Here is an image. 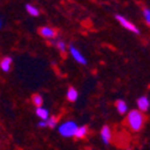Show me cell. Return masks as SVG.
I'll return each mask as SVG.
<instances>
[{
    "mask_svg": "<svg viewBox=\"0 0 150 150\" xmlns=\"http://www.w3.org/2000/svg\"><path fill=\"white\" fill-rule=\"evenodd\" d=\"M126 125L132 132H139L144 124H145V117L144 113L139 112L138 109H131L126 113Z\"/></svg>",
    "mask_w": 150,
    "mask_h": 150,
    "instance_id": "obj_1",
    "label": "cell"
},
{
    "mask_svg": "<svg viewBox=\"0 0 150 150\" xmlns=\"http://www.w3.org/2000/svg\"><path fill=\"white\" fill-rule=\"evenodd\" d=\"M67 49H69V52H70V55L72 57V59L76 61L77 64H79V65H86V62H88V61H86V58L82 54V52L79 51L78 48H76L74 46L71 45Z\"/></svg>",
    "mask_w": 150,
    "mask_h": 150,
    "instance_id": "obj_4",
    "label": "cell"
},
{
    "mask_svg": "<svg viewBox=\"0 0 150 150\" xmlns=\"http://www.w3.org/2000/svg\"><path fill=\"white\" fill-rule=\"evenodd\" d=\"M1 25H3V22H1V18H0V28H1Z\"/></svg>",
    "mask_w": 150,
    "mask_h": 150,
    "instance_id": "obj_19",
    "label": "cell"
},
{
    "mask_svg": "<svg viewBox=\"0 0 150 150\" xmlns=\"http://www.w3.org/2000/svg\"><path fill=\"white\" fill-rule=\"evenodd\" d=\"M143 18H144V22L146 23V25L150 27V8L148 7L143 8Z\"/></svg>",
    "mask_w": 150,
    "mask_h": 150,
    "instance_id": "obj_17",
    "label": "cell"
},
{
    "mask_svg": "<svg viewBox=\"0 0 150 150\" xmlns=\"http://www.w3.org/2000/svg\"><path fill=\"white\" fill-rule=\"evenodd\" d=\"M100 137H101V141L103 144L108 145L112 142V138H113V134H112V130L108 125H105L101 129V132H100Z\"/></svg>",
    "mask_w": 150,
    "mask_h": 150,
    "instance_id": "obj_6",
    "label": "cell"
},
{
    "mask_svg": "<svg viewBox=\"0 0 150 150\" xmlns=\"http://www.w3.org/2000/svg\"><path fill=\"white\" fill-rule=\"evenodd\" d=\"M115 19L118 21V23L120 24V25H121L122 28H125L126 30H129V31H131V33H133V34H137V35L139 34V29L137 28L131 21H129L126 17H124V16H121V15H117V16H115Z\"/></svg>",
    "mask_w": 150,
    "mask_h": 150,
    "instance_id": "obj_3",
    "label": "cell"
},
{
    "mask_svg": "<svg viewBox=\"0 0 150 150\" xmlns=\"http://www.w3.org/2000/svg\"><path fill=\"white\" fill-rule=\"evenodd\" d=\"M39 127H47V121L46 120H40L39 124H37Z\"/></svg>",
    "mask_w": 150,
    "mask_h": 150,
    "instance_id": "obj_18",
    "label": "cell"
},
{
    "mask_svg": "<svg viewBox=\"0 0 150 150\" xmlns=\"http://www.w3.org/2000/svg\"><path fill=\"white\" fill-rule=\"evenodd\" d=\"M78 129V125L73 120H66L61 122L58 126V132L60 136L65 137V138H72L76 134V131Z\"/></svg>",
    "mask_w": 150,
    "mask_h": 150,
    "instance_id": "obj_2",
    "label": "cell"
},
{
    "mask_svg": "<svg viewBox=\"0 0 150 150\" xmlns=\"http://www.w3.org/2000/svg\"><path fill=\"white\" fill-rule=\"evenodd\" d=\"M86 134H88V127H86L85 125H82V126H78V129L76 131V134H74V138L82 139Z\"/></svg>",
    "mask_w": 150,
    "mask_h": 150,
    "instance_id": "obj_14",
    "label": "cell"
},
{
    "mask_svg": "<svg viewBox=\"0 0 150 150\" xmlns=\"http://www.w3.org/2000/svg\"><path fill=\"white\" fill-rule=\"evenodd\" d=\"M137 108H138L139 112L142 113H145V112L149 110L150 108V100L148 96H141L137 98Z\"/></svg>",
    "mask_w": 150,
    "mask_h": 150,
    "instance_id": "obj_7",
    "label": "cell"
},
{
    "mask_svg": "<svg viewBox=\"0 0 150 150\" xmlns=\"http://www.w3.org/2000/svg\"><path fill=\"white\" fill-rule=\"evenodd\" d=\"M12 64H13V60L11 57H4L0 60V70L3 72H8L12 67Z\"/></svg>",
    "mask_w": 150,
    "mask_h": 150,
    "instance_id": "obj_8",
    "label": "cell"
},
{
    "mask_svg": "<svg viewBox=\"0 0 150 150\" xmlns=\"http://www.w3.org/2000/svg\"><path fill=\"white\" fill-rule=\"evenodd\" d=\"M31 102L35 107H41L43 105V97L41 94H34L31 96Z\"/></svg>",
    "mask_w": 150,
    "mask_h": 150,
    "instance_id": "obj_15",
    "label": "cell"
},
{
    "mask_svg": "<svg viewBox=\"0 0 150 150\" xmlns=\"http://www.w3.org/2000/svg\"><path fill=\"white\" fill-rule=\"evenodd\" d=\"M51 43L58 49L59 52H61V53H65L66 51H67V45H66V42L64 41V40H57V39H54V40H51Z\"/></svg>",
    "mask_w": 150,
    "mask_h": 150,
    "instance_id": "obj_10",
    "label": "cell"
},
{
    "mask_svg": "<svg viewBox=\"0 0 150 150\" xmlns=\"http://www.w3.org/2000/svg\"><path fill=\"white\" fill-rule=\"evenodd\" d=\"M39 34L43 37V39L51 41V40H54L55 37H57L58 31H57L54 28H52V27L45 25V27H41V28L39 29Z\"/></svg>",
    "mask_w": 150,
    "mask_h": 150,
    "instance_id": "obj_5",
    "label": "cell"
},
{
    "mask_svg": "<svg viewBox=\"0 0 150 150\" xmlns=\"http://www.w3.org/2000/svg\"><path fill=\"white\" fill-rule=\"evenodd\" d=\"M88 150H93V149H88Z\"/></svg>",
    "mask_w": 150,
    "mask_h": 150,
    "instance_id": "obj_20",
    "label": "cell"
},
{
    "mask_svg": "<svg viewBox=\"0 0 150 150\" xmlns=\"http://www.w3.org/2000/svg\"><path fill=\"white\" fill-rule=\"evenodd\" d=\"M46 121H47V127L54 129L58 126V118L57 117H49Z\"/></svg>",
    "mask_w": 150,
    "mask_h": 150,
    "instance_id": "obj_16",
    "label": "cell"
},
{
    "mask_svg": "<svg viewBox=\"0 0 150 150\" xmlns=\"http://www.w3.org/2000/svg\"><path fill=\"white\" fill-rule=\"evenodd\" d=\"M115 109L119 114H126L127 113V103L124 101V100H118V101L115 102Z\"/></svg>",
    "mask_w": 150,
    "mask_h": 150,
    "instance_id": "obj_12",
    "label": "cell"
},
{
    "mask_svg": "<svg viewBox=\"0 0 150 150\" xmlns=\"http://www.w3.org/2000/svg\"><path fill=\"white\" fill-rule=\"evenodd\" d=\"M79 94H78V90L76 88H73V86H70L66 91V98L69 102H76L77 98H78Z\"/></svg>",
    "mask_w": 150,
    "mask_h": 150,
    "instance_id": "obj_9",
    "label": "cell"
},
{
    "mask_svg": "<svg viewBox=\"0 0 150 150\" xmlns=\"http://www.w3.org/2000/svg\"><path fill=\"white\" fill-rule=\"evenodd\" d=\"M35 113H36L37 118H39L40 120H47L49 117H51V115H49V110H48L46 107H43V106H41V107H36Z\"/></svg>",
    "mask_w": 150,
    "mask_h": 150,
    "instance_id": "obj_11",
    "label": "cell"
},
{
    "mask_svg": "<svg viewBox=\"0 0 150 150\" xmlns=\"http://www.w3.org/2000/svg\"><path fill=\"white\" fill-rule=\"evenodd\" d=\"M25 11H27V13L30 15L31 17H39L40 16V10L33 4H27L25 5Z\"/></svg>",
    "mask_w": 150,
    "mask_h": 150,
    "instance_id": "obj_13",
    "label": "cell"
}]
</instances>
